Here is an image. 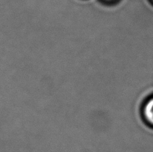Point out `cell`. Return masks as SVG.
<instances>
[{"mask_svg":"<svg viewBox=\"0 0 153 152\" xmlns=\"http://www.w3.org/2000/svg\"><path fill=\"white\" fill-rule=\"evenodd\" d=\"M141 114L145 123L153 128V95L149 97L143 104Z\"/></svg>","mask_w":153,"mask_h":152,"instance_id":"1","label":"cell"},{"mask_svg":"<svg viewBox=\"0 0 153 152\" xmlns=\"http://www.w3.org/2000/svg\"><path fill=\"white\" fill-rule=\"evenodd\" d=\"M108 1H111V0H108Z\"/></svg>","mask_w":153,"mask_h":152,"instance_id":"2","label":"cell"},{"mask_svg":"<svg viewBox=\"0 0 153 152\" xmlns=\"http://www.w3.org/2000/svg\"><path fill=\"white\" fill-rule=\"evenodd\" d=\"M152 2H153V0H152Z\"/></svg>","mask_w":153,"mask_h":152,"instance_id":"3","label":"cell"}]
</instances>
